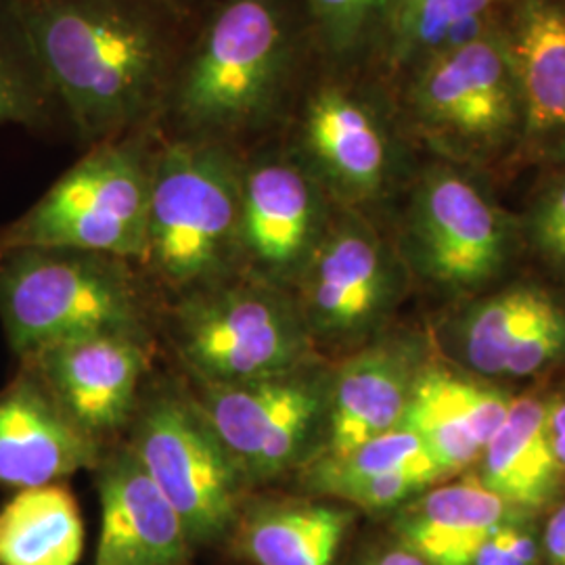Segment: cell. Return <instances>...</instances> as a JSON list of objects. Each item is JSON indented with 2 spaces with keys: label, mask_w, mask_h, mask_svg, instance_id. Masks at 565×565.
I'll use <instances>...</instances> for the list:
<instances>
[{
  "label": "cell",
  "mask_w": 565,
  "mask_h": 565,
  "mask_svg": "<svg viewBox=\"0 0 565 565\" xmlns=\"http://www.w3.org/2000/svg\"><path fill=\"white\" fill-rule=\"evenodd\" d=\"M13 9L82 139H120L168 95L172 49L153 0H13Z\"/></svg>",
  "instance_id": "6da1fadb"
},
{
  "label": "cell",
  "mask_w": 565,
  "mask_h": 565,
  "mask_svg": "<svg viewBox=\"0 0 565 565\" xmlns=\"http://www.w3.org/2000/svg\"><path fill=\"white\" fill-rule=\"evenodd\" d=\"M0 324L23 361L97 333H156V306L139 264L70 247L0 249Z\"/></svg>",
  "instance_id": "7a4b0ae2"
},
{
  "label": "cell",
  "mask_w": 565,
  "mask_h": 565,
  "mask_svg": "<svg viewBox=\"0 0 565 565\" xmlns=\"http://www.w3.org/2000/svg\"><path fill=\"white\" fill-rule=\"evenodd\" d=\"M239 158L228 142L181 137L153 156L139 268L172 298L237 275Z\"/></svg>",
  "instance_id": "3957f363"
},
{
  "label": "cell",
  "mask_w": 565,
  "mask_h": 565,
  "mask_svg": "<svg viewBox=\"0 0 565 565\" xmlns=\"http://www.w3.org/2000/svg\"><path fill=\"white\" fill-rule=\"evenodd\" d=\"M291 61L279 0H224L170 82L182 137L228 142L263 128L282 102Z\"/></svg>",
  "instance_id": "277c9868"
},
{
  "label": "cell",
  "mask_w": 565,
  "mask_h": 565,
  "mask_svg": "<svg viewBox=\"0 0 565 565\" xmlns=\"http://www.w3.org/2000/svg\"><path fill=\"white\" fill-rule=\"evenodd\" d=\"M163 329L195 384L256 382L317 359L294 291L243 275L172 298Z\"/></svg>",
  "instance_id": "5b68a950"
},
{
  "label": "cell",
  "mask_w": 565,
  "mask_h": 565,
  "mask_svg": "<svg viewBox=\"0 0 565 565\" xmlns=\"http://www.w3.org/2000/svg\"><path fill=\"white\" fill-rule=\"evenodd\" d=\"M121 440L179 513L193 548L226 546L254 490L205 422L186 382H149Z\"/></svg>",
  "instance_id": "8992f818"
},
{
  "label": "cell",
  "mask_w": 565,
  "mask_h": 565,
  "mask_svg": "<svg viewBox=\"0 0 565 565\" xmlns=\"http://www.w3.org/2000/svg\"><path fill=\"white\" fill-rule=\"evenodd\" d=\"M153 156L135 137L97 142L39 202L0 228V249L70 247L139 264Z\"/></svg>",
  "instance_id": "52a82bcc"
},
{
  "label": "cell",
  "mask_w": 565,
  "mask_h": 565,
  "mask_svg": "<svg viewBox=\"0 0 565 565\" xmlns=\"http://www.w3.org/2000/svg\"><path fill=\"white\" fill-rule=\"evenodd\" d=\"M329 380L331 369L317 356L245 384L184 382L247 486L258 492L321 457Z\"/></svg>",
  "instance_id": "ba28073f"
},
{
  "label": "cell",
  "mask_w": 565,
  "mask_h": 565,
  "mask_svg": "<svg viewBox=\"0 0 565 565\" xmlns=\"http://www.w3.org/2000/svg\"><path fill=\"white\" fill-rule=\"evenodd\" d=\"M329 223L327 191L298 156L243 160L237 275L294 291Z\"/></svg>",
  "instance_id": "9c48e42d"
},
{
  "label": "cell",
  "mask_w": 565,
  "mask_h": 565,
  "mask_svg": "<svg viewBox=\"0 0 565 565\" xmlns=\"http://www.w3.org/2000/svg\"><path fill=\"white\" fill-rule=\"evenodd\" d=\"M398 264L356 214L331 218L294 289L315 348L354 343L377 331L398 298Z\"/></svg>",
  "instance_id": "30bf717a"
},
{
  "label": "cell",
  "mask_w": 565,
  "mask_h": 565,
  "mask_svg": "<svg viewBox=\"0 0 565 565\" xmlns=\"http://www.w3.org/2000/svg\"><path fill=\"white\" fill-rule=\"evenodd\" d=\"M156 356V333H97L57 343L20 361L65 417L97 445L120 443Z\"/></svg>",
  "instance_id": "8fae6325"
},
{
  "label": "cell",
  "mask_w": 565,
  "mask_h": 565,
  "mask_svg": "<svg viewBox=\"0 0 565 565\" xmlns=\"http://www.w3.org/2000/svg\"><path fill=\"white\" fill-rule=\"evenodd\" d=\"M408 102L438 135L476 145L503 141L524 118L505 34L480 30L425 57Z\"/></svg>",
  "instance_id": "7c38bea8"
},
{
  "label": "cell",
  "mask_w": 565,
  "mask_h": 565,
  "mask_svg": "<svg viewBox=\"0 0 565 565\" xmlns=\"http://www.w3.org/2000/svg\"><path fill=\"white\" fill-rule=\"evenodd\" d=\"M408 237L425 273L448 287L488 281L505 260V228L463 177L436 172L419 186Z\"/></svg>",
  "instance_id": "4fadbf2b"
},
{
  "label": "cell",
  "mask_w": 565,
  "mask_h": 565,
  "mask_svg": "<svg viewBox=\"0 0 565 565\" xmlns=\"http://www.w3.org/2000/svg\"><path fill=\"white\" fill-rule=\"evenodd\" d=\"M102 527L93 565H191L195 548L179 513L124 440L103 450L90 471Z\"/></svg>",
  "instance_id": "5bb4252c"
},
{
  "label": "cell",
  "mask_w": 565,
  "mask_h": 565,
  "mask_svg": "<svg viewBox=\"0 0 565 565\" xmlns=\"http://www.w3.org/2000/svg\"><path fill=\"white\" fill-rule=\"evenodd\" d=\"M300 160L340 202H371L390 174V142L375 111L342 86L319 88L303 109Z\"/></svg>",
  "instance_id": "9a60e30c"
},
{
  "label": "cell",
  "mask_w": 565,
  "mask_h": 565,
  "mask_svg": "<svg viewBox=\"0 0 565 565\" xmlns=\"http://www.w3.org/2000/svg\"><path fill=\"white\" fill-rule=\"evenodd\" d=\"M107 446L84 436L21 366L0 390V486L23 490L93 471Z\"/></svg>",
  "instance_id": "2e32d148"
},
{
  "label": "cell",
  "mask_w": 565,
  "mask_h": 565,
  "mask_svg": "<svg viewBox=\"0 0 565 565\" xmlns=\"http://www.w3.org/2000/svg\"><path fill=\"white\" fill-rule=\"evenodd\" d=\"M422 364L415 345L387 338L331 369L321 457H340L403 422Z\"/></svg>",
  "instance_id": "e0dca14e"
},
{
  "label": "cell",
  "mask_w": 565,
  "mask_h": 565,
  "mask_svg": "<svg viewBox=\"0 0 565 565\" xmlns=\"http://www.w3.org/2000/svg\"><path fill=\"white\" fill-rule=\"evenodd\" d=\"M354 520L333 499L252 492L226 545L252 565H335Z\"/></svg>",
  "instance_id": "ac0fdd59"
},
{
  "label": "cell",
  "mask_w": 565,
  "mask_h": 565,
  "mask_svg": "<svg viewBox=\"0 0 565 565\" xmlns=\"http://www.w3.org/2000/svg\"><path fill=\"white\" fill-rule=\"evenodd\" d=\"M511 403L440 366H422L401 425L415 431L434 461L448 471L471 463L484 450Z\"/></svg>",
  "instance_id": "d6986e66"
},
{
  "label": "cell",
  "mask_w": 565,
  "mask_h": 565,
  "mask_svg": "<svg viewBox=\"0 0 565 565\" xmlns=\"http://www.w3.org/2000/svg\"><path fill=\"white\" fill-rule=\"evenodd\" d=\"M509 509L480 480L467 478L401 507L394 534L429 565H469L492 532L513 522Z\"/></svg>",
  "instance_id": "ffe728a7"
},
{
  "label": "cell",
  "mask_w": 565,
  "mask_h": 565,
  "mask_svg": "<svg viewBox=\"0 0 565 565\" xmlns=\"http://www.w3.org/2000/svg\"><path fill=\"white\" fill-rule=\"evenodd\" d=\"M527 132H565V7L559 0H522L511 36Z\"/></svg>",
  "instance_id": "44dd1931"
},
{
  "label": "cell",
  "mask_w": 565,
  "mask_h": 565,
  "mask_svg": "<svg viewBox=\"0 0 565 565\" xmlns=\"http://www.w3.org/2000/svg\"><path fill=\"white\" fill-rule=\"evenodd\" d=\"M482 452L480 482L507 505L532 509L555 494L562 465L553 452L548 408L541 401H513L505 422Z\"/></svg>",
  "instance_id": "7402d4cb"
},
{
  "label": "cell",
  "mask_w": 565,
  "mask_h": 565,
  "mask_svg": "<svg viewBox=\"0 0 565 565\" xmlns=\"http://www.w3.org/2000/svg\"><path fill=\"white\" fill-rule=\"evenodd\" d=\"M84 522L65 482L15 490L0 507V565H78Z\"/></svg>",
  "instance_id": "603a6c76"
},
{
  "label": "cell",
  "mask_w": 565,
  "mask_h": 565,
  "mask_svg": "<svg viewBox=\"0 0 565 565\" xmlns=\"http://www.w3.org/2000/svg\"><path fill=\"white\" fill-rule=\"evenodd\" d=\"M559 306L546 294L524 287L509 289L480 303L465 319V356L484 375H501L507 354L534 324Z\"/></svg>",
  "instance_id": "cb8c5ba5"
},
{
  "label": "cell",
  "mask_w": 565,
  "mask_h": 565,
  "mask_svg": "<svg viewBox=\"0 0 565 565\" xmlns=\"http://www.w3.org/2000/svg\"><path fill=\"white\" fill-rule=\"evenodd\" d=\"M53 99L13 0H0V126H39Z\"/></svg>",
  "instance_id": "d4e9b609"
},
{
  "label": "cell",
  "mask_w": 565,
  "mask_h": 565,
  "mask_svg": "<svg viewBox=\"0 0 565 565\" xmlns=\"http://www.w3.org/2000/svg\"><path fill=\"white\" fill-rule=\"evenodd\" d=\"M497 0H422L403 34L387 46L394 65L422 63L450 44L467 41L461 30H476Z\"/></svg>",
  "instance_id": "484cf974"
},
{
  "label": "cell",
  "mask_w": 565,
  "mask_h": 565,
  "mask_svg": "<svg viewBox=\"0 0 565 565\" xmlns=\"http://www.w3.org/2000/svg\"><path fill=\"white\" fill-rule=\"evenodd\" d=\"M390 0H308L327 51L335 57L359 53L375 32H384Z\"/></svg>",
  "instance_id": "4316f807"
},
{
  "label": "cell",
  "mask_w": 565,
  "mask_h": 565,
  "mask_svg": "<svg viewBox=\"0 0 565 565\" xmlns=\"http://www.w3.org/2000/svg\"><path fill=\"white\" fill-rule=\"evenodd\" d=\"M565 352V315L557 308L545 321L534 324L507 354L501 375L525 377L553 363Z\"/></svg>",
  "instance_id": "83f0119b"
},
{
  "label": "cell",
  "mask_w": 565,
  "mask_h": 565,
  "mask_svg": "<svg viewBox=\"0 0 565 565\" xmlns=\"http://www.w3.org/2000/svg\"><path fill=\"white\" fill-rule=\"evenodd\" d=\"M536 239L548 256L565 264V184L541 207L536 216Z\"/></svg>",
  "instance_id": "f1b7e54d"
},
{
  "label": "cell",
  "mask_w": 565,
  "mask_h": 565,
  "mask_svg": "<svg viewBox=\"0 0 565 565\" xmlns=\"http://www.w3.org/2000/svg\"><path fill=\"white\" fill-rule=\"evenodd\" d=\"M543 546L551 565H565V505L551 515L543 534Z\"/></svg>",
  "instance_id": "f546056e"
},
{
  "label": "cell",
  "mask_w": 565,
  "mask_h": 565,
  "mask_svg": "<svg viewBox=\"0 0 565 565\" xmlns=\"http://www.w3.org/2000/svg\"><path fill=\"white\" fill-rule=\"evenodd\" d=\"M419 4H422V0H390L387 2L384 23L387 46L403 34L404 28L408 25V21H411Z\"/></svg>",
  "instance_id": "4dcf8cb0"
},
{
  "label": "cell",
  "mask_w": 565,
  "mask_h": 565,
  "mask_svg": "<svg viewBox=\"0 0 565 565\" xmlns=\"http://www.w3.org/2000/svg\"><path fill=\"white\" fill-rule=\"evenodd\" d=\"M361 565H429L425 562L424 557H419L417 553H413L406 546L394 545L384 551H377L375 555L366 557Z\"/></svg>",
  "instance_id": "1f68e13d"
},
{
  "label": "cell",
  "mask_w": 565,
  "mask_h": 565,
  "mask_svg": "<svg viewBox=\"0 0 565 565\" xmlns=\"http://www.w3.org/2000/svg\"><path fill=\"white\" fill-rule=\"evenodd\" d=\"M548 431L551 436H565V401L548 408Z\"/></svg>",
  "instance_id": "d6a6232c"
},
{
  "label": "cell",
  "mask_w": 565,
  "mask_h": 565,
  "mask_svg": "<svg viewBox=\"0 0 565 565\" xmlns=\"http://www.w3.org/2000/svg\"><path fill=\"white\" fill-rule=\"evenodd\" d=\"M551 443H553V452L557 461L562 465V469H565V436H551Z\"/></svg>",
  "instance_id": "836d02e7"
},
{
  "label": "cell",
  "mask_w": 565,
  "mask_h": 565,
  "mask_svg": "<svg viewBox=\"0 0 565 565\" xmlns=\"http://www.w3.org/2000/svg\"><path fill=\"white\" fill-rule=\"evenodd\" d=\"M156 4H160L162 9L166 11H170V13H177L179 9H181L182 4H184V0H153Z\"/></svg>",
  "instance_id": "e575fe53"
}]
</instances>
